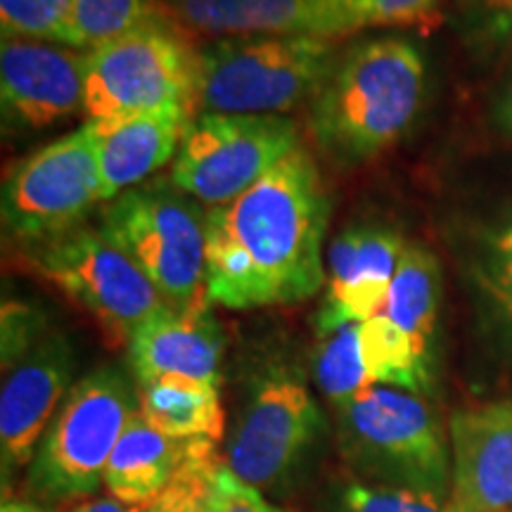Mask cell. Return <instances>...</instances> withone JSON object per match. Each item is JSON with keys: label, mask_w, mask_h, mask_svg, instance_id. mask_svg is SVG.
I'll return each instance as SVG.
<instances>
[{"label": "cell", "mask_w": 512, "mask_h": 512, "mask_svg": "<svg viewBox=\"0 0 512 512\" xmlns=\"http://www.w3.org/2000/svg\"><path fill=\"white\" fill-rule=\"evenodd\" d=\"M330 200L304 147L207 211V297L226 309L299 304L325 287Z\"/></svg>", "instance_id": "1"}, {"label": "cell", "mask_w": 512, "mask_h": 512, "mask_svg": "<svg viewBox=\"0 0 512 512\" xmlns=\"http://www.w3.org/2000/svg\"><path fill=\"white\" fill-rule=\"evenodd\" d=\"M422 93L420 50L406 38H373L335 62L311 100V133L330 157L366 162L411 128Z\"/></svg>", "instance_id": "2"}, {"label": "cell", "mask_w": 512, "mask_h": 512, "mask_svg": "<svg viewBox=\"0 0 512 512\" xmlns=\"http://www.w3.org/2000/svg\"><path fill=\"white\" fill-rule=\"evenodd\" d=\"M335 62L330 38H223L197 50L195 105L221 114L287 112L316 98Z\"/></svg>", "instance_id": "3"}, {"label": "cell", "mask_w": 512, "mask_h": 512, "mask_svg": "<svg viewBox=\"0 0 512 512\" xmlns=\"http://www.w3.org/2000/svg\"><path fill=\"white\" fill-rule=\"evenodd\" d=\"M100 230L143 268L169 309H209L207 216L176 185H136L105 202Z\"/></svg>", "instance_id": "4"}, {"label": "cell", "mask_w": 512, "mask_h": 512, "mask_svg": "<svg viewBox=\"0 0 512 512\" xmlns=\"http://www.w3.org/2000/svg\"><path fill=\"white\" fill-rule=\"evenodd\" d=\"M133 413L131 387L117 368H98L72 384L29 465V496L57 508L93 498Z\"/></svg>", "instance_id": "5"}, {"label": "cell", "mask_w": 512, "mask_h": 512, "mask_svg": "<svg viewBox=\"0 0 512 512\" xmlns=\"http://www.w3.org/2000/svg\"><path fill=\"white\" fill-rule=\"evenodd\" d=\"M24 261L81 306L112 347L128 344L169 309L143 268L100 228L76 226L57 238L29 242Z\"/></svg>", "instance_id": "6"}, {"label": "cell", "mask_w": 512, "mask_h": 512, "mask_svg": "<svg viewBox=\"0 0 512 512\" xmlns=\"http://www.w3.org/2000/svg\"><path fill=\"white\" fill-rule=\"evenodd\" d=\"M171 19L93 48L83 64L88 121L188 107L195 112L197 50Z\"/></svg>", "instance_id": "7"}, {"label": "cell", "mask_w": 512, "mask_h": 512, "mask_svg": "<svg viewBox=\"0 0 512 512\" xmlns=\"http://www.w3.org/2000/svg\"><path fill=\"white\" fill-rule=\"evenodd\" d=\"M299 147V128L278 114L204 112L185 131L171 185L211 209L223 207Z\"/></svg>", "instance_id": "8"}, {"label": "cell", "mask_w": 512, "mask_h": 512, "mask_svg": "<svg viewBox=\"0 0 512 512\" xmlns=\"http://www.w3.org/2000/svg\"><path fill=\"white\" fill-rule=\"evenodd\" d=\"M342 425L349 453L370 472L389 475L392 484L444 494L446 439L420 394L373 384L342 406Z\"/></svg>", "instance_id": "9"}, {"label": "cell", "mask_w": 512, "mask_h": 512, "mask_svg": "<svg viewBox=\"0 0 512 512\" xmlns=\"http://www.w3.org/2000/svg\"><path fill=\"white\" fill-rule=\"evenodd\" d=\"M105 202L95 143L88 126L76 128L24 157L3 185V226L12 238L41 242L76 226Z\"/></svg>", "instance_id": "10"}, {"label": "cell", "mask_w": 512, "mask_h": 512, "mask_svg": "<svg viewBox=\"0 0 512 512\" xmlns=\"http://www.w3.org/2000/svg\"><path fill=\"white\" fill-rule=\"evenodd\" d=\"M320 430V411L294 370L273 368L259 377L230 439L226 463L254 489L280 484Z\"/></svg>", "instance_id": "11"}, {"label": "cell", "mask_w": 512, "mask_h": 512, "mask_svg": "<svg viewBox=\"0 0 512 512\" xmlns=\"http://www.w3.org/2000/svg\"><path fill=\"white\" fill-rule=\"evenodd\" d=\"M0 460L3 484L31 465L43 434L60 411L74 375V351L60 332H43L29 351L3 366Z\"/></svg>", "instance_id": "12"}, {"label": "cell", "mask_w": 512, "mask_h": 512, "mask_svg": "<svg viewBox=\"0 0 512 512\" xmlns=\"http://www.w3.org/2000/svg\"><path fill=\"white\" fill-rule=\"evenodd\" d=\"M451 437V512H512V399L460 408Z\"/></svg>", "instance_id": "13"}, {"label": "cell", "mask_w": 512, "mask_h": 512, "mask_svg": "<svg viewBox=\"0 0 512 512\" xmlns=\"http://www.w3.org/2000/svg\"><path fill=\"white\" fill-rule=\"evenodd\" d=\"M86 53L55 43L3 38L0 100L3 114L24 128H46L83 114Z\"/></svg>", "instance_id": "14"}, {"label": "cell", "mask_w": 512, "mask_h": 512, "mask_svg": "<svg viewBox=\"0 0 512 512\" xmlns=\"http://www.w3.org/2000/svg\"><path fill=\"white\" fill-rule=\"evenodd\" d=\"M403 247L399 233L384 226H351L339 233L325 256V294L318 332L363 323L382 309L394 283Z\"/></svg>", "instance_id": "15"}, {"label": "cell", "mask_w": 512, "mask_h": 512, "mask_svg": "<svg viewBox=\"0 0 512 512\" xmlns=\"http://www.w3.org/2000/svg\"><path fill=\"white\" fill-rule=\"evenodd\" d=\"M178 29L204 36H318L354 34L349 0H164Z\"/></svg>", "instance_id": "16"}, {"label": "cell", "mask_w": 512, "mask_h": 512, "mask_svg": "<svg viewBox=\"0 0 512 512\" xmlns=\"http://www.w3.org/2000/svg\"><path fill=\"white\" fill-rule=\"evenodd\" d=\"M195 119L188 107L86 121L98 155L105 202L136 188L176 159L185 131Z\"/></svg>", "instance_id": "17"}, {"label": "cell", "mask_w": 512, "mask_h": 512, "mask_svg": "<svg viewBox=\"0 0 512 512\" xmlns=\"http://www.w3.org/2000/svg\"><path fill=\"white\" fill-rule=\"evenodd\" d=\"M223 351L226 337L209 309L192 313L166 309L128 342V358L138 384L159 377L219 384Z\"/></svg>", "instance_id": "18"}, {"label": "cell", "mask_w": 512, "mask_h": 512, "mask_svg": "<svg viewBox=\"0 0 512 512\" xmlns=\"http://www.w3.org/2000/svg\"><path fill=\"white\" fill-rule=\"evenodd\" d=\"M209 444H216V441L169 437L152 427L143 413L136 411L128 418L107 463V491L121 503L143 508L155 501L166 486L174 482L183 465Z\"/></svg>", "instance_id": "19"}, {"label": "cell", "mask_w": 512, "mask_h": 512, "mask_svg": "<svg viewBox=\"0 0 512 512\" xmlns=\"http://www.w3.org/2000/svg\"><path fill=\"white\" fill-rule=\"evenodd\" d=\"M138 411L159 432L174 439L223 437V406L219 384L159 377L138 384Z\"/></svg>", "instance_id": "20"}, {"label": "cell", "mask_w": 512, "mask_h": 512, "mask_svg": "<svg viewBox=\"0 0 512 512\" xmlns=\"http://www.w3.org/2000/svg\"><path fill=\"white\" fill-rule=\"evenodd\" d=\"M441 302V268L432 252L420 245L403 247L394 283L380 313L406 335L420 351L432 356Z\"/></svg>", "instance_id": "21"}, {"label": "cell", "mask_w": 512, "mask_h": 512, "mask_svg": "<svg viewBox=\"0 0 512 512\" xmlns=\"http://www.w3.org/2000/svg\"><path fill=\"white\" fill-rule=\"evenodd\" d=\"M164 19L157 0H74L72 48H100Z\"/></svg>", "instance_id": "22"}, {"label": "cell", "mask_w": 512, "mask_h": 512, "mask_svg": "<svg viewBox=\"0 0 512 512\" xmlns=\"http://www.w3.org/2000/svg\"><path fill=\"white\" fill-rule=\"evenodd\" d=\"M316 382L320 392L335 401L339 408L354 401L363 389L373 387L363 366L358 323L344 325L323 335L316 356Z\"/></svg>", "instance_id": "23"}, {"label": "cell", "mask_w": 512, "mask_h": 512, "mask_svg": "<svg viewBox=\"0 0 512 512\" xmlns=\"http://www.w3.org/2000/svg\"><path fill=\"white\" fill-rule=\"evenodd\" d=\"M74 0H0L3 38L72 48Z\"/></svg>", "instance_id": "24"}, {"label": "cell", "mask_w": 512, "mask_h": 512, "mask_svg": "<svg viewBox=\"0 0 512 512\" xmlns=\"http://www.w3.org/2000/svg\"><path fill=\"white\" fill-rule=\"evenodd\" d=\"M472 275L486 302L512 325V209L479 240Z\"/></svg>", "instance_id": "25"}, {"label": "cell", "mask_w": 512, "mask_h": 512, "mask_svg": "<svg viewBox=\"0 0 512 512\" xmlns=\"http://www.w3.org/2000/svg\"><path fill=\"white\" fill-rule=\"evenodd\" d=\"M221 463L223 458L216 453V444L204 446L183 465L174 482L155 501L143 505L140 512H207L211 482Z\"/></svg>", "instance_id": "26"}, {"label": "cell", "mask_w": 512, "mask_h": 512, "mask_svg": "<svg viewBox=\"0 0 512 512\" xmlns=\"http://www.w3.org/2000/svg\"><path fill=\"white\" fill-rule=\"evenodd\" d=\"M342 512H451L432 491L399 484H363L347 486L342 496Z\"/></svg>", "instance_id": "27"}, {"label": "cell", "mask_w": 512, "mask_h": 512, "mask_svg": "<svg viewBox=\"0 0 512 512\" xmlns=\"http://www.w3.org/2000/svg\"><path fill=\"white\" fill-rule=\"evenodd\" d=\"M460 29L484 46L512 43V0H456Z\"/></svg>", "instance_id": "28"}, {"label": "cell", "mask_w": 512, "mask_h": 512, "mask_svg": "<svg viewBox=\"0 0 512 512\" xmlns=\"http://www.w3.org/2000/svg\"><path fill=\"white\" fill-rule=\"evenodd\" d=\"M356 31L368 27H413L427 22L439 0H349Z\"/></svg>", "instance_id": "29"}, {"label": "cell", "mask_w": 512, "mask_h": 512, "mask_svg": "<svg viewBox=\"0 0 512 512\" xmlns=\"http://www.w3.org/2000/svg\"><path fill=\"white\" fill-rule=\"evenodd\" d=\"M207 512H287L273 505L264 496V491L254 489L230 470L226 460L216 470L214 482H211V494L207 503Z\"/></svg>", "instance_id": "30"}, {"label": "cell", "mask_w": 512, "mask_h": 512, "mask_svg": "<svg viewBox=\"0 0 512 512\" xmlns=\"http://www.w3.org/2000/svg\"><path fill=\"white\" fill-rule=\"evenodd\" d=\"M64 510L67 512H140V508H133V505L121 503L112 496L86 498V501L69 505V508H64Z\"/></svg>", "instance_id": "31"}, {"label": "cell", "mask_w": 512, "mask_h": 512, "mask_svg": "<svg viewBox=\"0 0 512 512\" xmlns=\"http://www.w3.org/2000/svg\"><path fill=\"white\" fill-rule=\"evenodd\" d=\"M498 121H501L503 131H508L512 136V83H510L508 93L503 95L501 105H498Z\"/></svg>", "instance_id": "32"}, {"label": "cell", "mask_w": 512, "mask_h": 512, "mask_svg": "<svg viewBox=\"0 0 512 512\" xmlns=\"http://www.w3.org/2000/svg\"><path fill=\"white\" fill-rule=\"evenodd\" d=\"M0 512H53L36 501H5Z\"/></svg>", "instance_id": "33"}]
</instances>
